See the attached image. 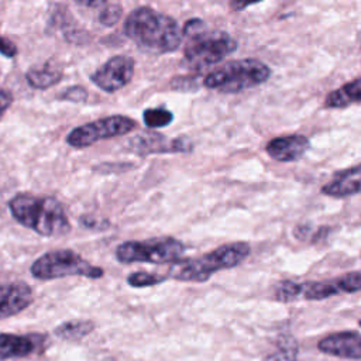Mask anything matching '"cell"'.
I'll return each mask as SVG.
<instances>
[{
    "instance_id": "6",
    "label": "cell",
    "mask_w": 361,
    "mask_h": 361,
    "mask_svg": "<svg viewBox=\"0 0 361 361\" xmlns=\"http://www.w3.org/2000/svg\"><path fill=\"white\" fill-rule=\"evenodd\" d=\"M30 271L31 275L39 281H52L75 275L90 279L103 276V269L100 267L92 265L72 250L48 251L32 262Z\"/></svg>"
},
{
    "instance_id": "26",
    "label": "cell",
    "mask_w": 361,
    "mask_h": 361,
    "mask_svg": "<svg viewBox=\"0 0 361 361\" xmlns=\"http://www.w3.org/2000/svg\"><path fill=\"white\" fill-rule=\"evenodd\" d=\"M13 103V94L8 90H0V118Z\"/></svg>"
},
{
    "instance_id": "17",
    "label": "cell",
    "mask_w": 361,
    "mask_h": 361,
    "mask_svg": "<svg viewBox=\"0 0 361 361\" xmlns=\"http://www.w3.org/2000/svg\"><path fill=\"white\" fill-rule=\"evenodd\" d=\"M361 99L360 78H354L341 87L330 92L324 99V107L327 109H344L351 104H357Z\"/></svg>"
},
{
    "instance_id": "16",
    "label": "cell",
    "mask_w": 361,
    "mask_h": 361,
    "mask_svg": "<svg viewBox=\"0 0 361 361\" xmlns=\"http://www.w3.org/2000/svg\"><path fill=\"white\" fill-rule=\"evenodd\" d=\"M361 171L360 165H354L344 171H340L334 178L322 188V193L330 197H348L360 193Z\"/></svg>"
},
{
    "instance_id": "18",
    "label": "cell",
    "mask_w": 361,
    "mask_h": 361,
    "mask_svg": "<svg viewBox=\"0 0 361 361\" xmlns=\"http://www.w3.org/2000/svg\"><path fill=\"white\" fill-rule=\"evenodd\" d=\"M28 85L34 89H48L62 79V71L47 62L42 66H34L25 73Z\"/></svg>"
},
{
    "instance_id": "8",
    "label": "cell",
    "mask_w": 361,
    "mask_h": 361,
    "mask_svg": "<svg viewBox=\"0 0 361 361\" xmlns=\"http://www.w3.org/2000/svg\"><path fill=\"white\" fill-rule=\"evenodd\" d=\"M137 123L127 116L113 114L75 127L68 135L66 142L73 148H86L100 140L114 138L131 133Z\"/></svg>"
},
{
    "instance_id": "2",
    "label": "cell",
    "mask_w": 361,
    "mask_h": 361,
    "mask_svg": "<svg viewBox=\"0 0 361 361\" xmlns=\"http://www.w3.org/2000/svg\"><path fill=\"white\" fill-rule=\"evenodd\" d=\"M11 216L24 227L44 237H61L71 231L62 203L51 196L18 193L8 202Z\"/></svg>"
},
{
    "instance_id": "13",
    "label": "cell",
    "mask_w": 361,
    "mask_h": 361,
    "mask_svg": "<svg viewBox=\"0 0 361 361\" xmlns=\"http://www.w3.org/2000/svg\"><path fill=\"white\" fill-rule=\"evenodd\" d=\"M361 336L355 330L337 331L323 337L317 343L320 353L344 358V360H361Z\"/></svg>"
},
{
    "instance_id": "23",
    "label": "cell",
    "mask_w": 361,
    "mask_h": 361,
    "mask_svg": "<svg viewBox=\"0 0 361 361\" xmlns=\"http://www.w3.org/2000/svg\"><path fill=\"white\" fill-rule=\"evenodd\" d=\"M123 11H121V7L117 6V4H113V6H109L106 4L102 11H100V16H99V21L106 25V27H110V25H114L120 17H121Z\"/></svg>"
},
{
    "instance_id": "21",
    "label": "cell",
    "mask_w": 361,
    "mask_h": 361,
    "mask_svg": "<svg viewBox=\"0 0 361 361\" xmlns=\"http://www.w3.org/2000/svg\"><path fill=\"white\" fill-rule=\"evenodd\" d=\"M300 298V283L292 279L281 281L274 290V299L281 303H290Z\"/></svg>"
},
{
    "instance_id": "22",
    "label": "cell",
    "mask_w": 361,
    "mask_h": 361,
    "mask_svg": "<svg viewBox=\"0 0 361 361\" xmlns=\"http://www.w3.org/2000/svg\"><path fill=\"white\" fill-rule=\"evenodd\" d=\"M166 281V275H158V274H151V272H133L127 276V283L133 288H147V286H154L158 283H162Z\"/></svg>"
},
{
    "instance_id": "9",
    "label": "cell",
    "mask_w": 361,
    "mask_h": 361,
    "mask_svg": "<svg viewBox=\"0 0 361 361\" xmlns=\"http://www.w3.org/2000/svg\"><path fill=\"white\" fill-rule=\"evenodd\" d=\"M135 62L128 55H114L92 75L90 80L106 93H114L128 85L134 76Z\"/></svg>"
},
{
    "instance_id": "19",
    "label": "cell",
    "mask_w": 361,
    "mask_h": 361,
    "mask_svg": "<svg viewBox=\"0 0 361 361\" xmlns=\"http://www.w3.org/2000/svg\"><path fill=\"white\" fill-rule=\"evenodd\" d=\"M94 323L86 319H73L63 322L55 329V334L63 340H79L93 331Z\"/></svg>"
},
{
    "instance_id": "27",
    "label": "cell",
    "mask_w": 361,
    "mask_h": 361,
    "mask_svg": "<svg viewBox=\"0 0 361 361\" xmlns=\"http://www.w3.org/2000/svg\"><path fill=\"white\" fill-rule=\"evenodd\" d=\"M259 1H262V0H230V7L234 11H241V10H245L247 7L257 4Z\"/></svg>"
},
{
    "instance_id": "7",
    "label": "cell",
    "mask_w": 361,
    "mask_h": 361,
    "mask_svg": "<svg viewBox=\"0 0 361 361\" xmlns=\"http://www.w3.org/2000/svg\"><path fill=\"white\" fill-rule=\"evenodd\" d=\"M185 254V244L173 237H154L142 241H124L116 248V258L121 264L176 262Z\"/></svg>"
},
{
    "instance_id": "24",
    "label": "cell",
    "mask_w": 361,
    "mask_h": 361,
    "mask_svg": "<svg viewBox=\"0 0 361 361\" xmlns=\"http://www.w3.org/2000/svg\"><path fill=\"white\" fill-rule=\"evenodd\" d=\"M61 100H68V102H73V103H82L87 99V90L79 85L71 86L68 89H65L61 96Z\"/></svg>"
},
{
    "instance_id": "25",
    "label": "cell",
    "mask_w": 361,
    "mask_h": 361,
    "mask_svg": "<svg viewBox=\"0 0 361 361\" xmlns=\"http://www.w3.org/2000/svg\"><path fill=\"white\" fill-rule=\"evenodd\" d=\"M0 54L7 58H13L17 55V47L3 35H0Z\"/></svg>"
},
{
    "instance_id": "20",
    "label": "cell",
    "mask_w": 361,
    "mask_h": 361,
    "mask_svg": "<svg viewBox=\"0 0 361 361\" xmlns=\"http://www.w3.org/2000/svg\"><path fill=\"white\" fill-rule=\"evenodd\" d=\"M142 120L148 128H162L172 123L173 114L168 109L152 107L142 111Z\"/></svg>"
},
{
    "instance_id": "5",
    "label": "cell",
    "mask_w": 361,
    "mask_h": 361,
    "mask_svg": "<svg viewBox=\"0 0 361 361\" xmlns=\"http://www.w3.org/2000/svg\"><path fill=\"white\" fill-rule=\"evenodd\" d=\"M271 76L268 65L245 58L226 62L212 71L203 80L204 87L221 93H237L267 82Z\"/></svg>"
},
{
    "instance_id": "4",
    "label": "cell",
    "mask_w": 361,
    "mask_h": 361,
    "mask_svg": "<svg viewBox=\"0 0 361 361\" xmlns=\"http://www.w3.org/2000/svg\"><path fill=\"white\" fill-rule=\"evenodd\" d=\"M250 244L244 241L223 244L202 257L173 262L166 278L182 282H206L213 274L241 264L250 255Z\"/></svg>"
},
{
    "instance_id": "11",
    "label": "cell",
    "mask_w": 361,
    "mask_h": 361,
    "mask_svg": "<svg viewBox=\"0 0 361 361\" xmlns=\"http://www.w3.org/2000/svg\"><path fill=\"white\" fill-rule=\"evenodd\" d=\"M47 336L38 333L30 334H0V360L23 358L45 348Z\"/></svg>"
},
{
    "instance_id": "3",
    "label": "cell",
    "mask_w": 361,
    "mask_h": 361,
    "mask_svg": "<svg viewBox=\"0 0 361 361\" xmlns=\"http://www.w3.org/2000/svg\"><path fill=\"white\" fill-rule=\"evenodd\" d=\"M183 37L188 38L183 56L189 66L202 69L223 61L237 48V41L223 30H206L200 18L186 21L182 28Z\"/></svg>"
},
{
    "instance_id": "28",
    "label": "cell",
    "mask_w": 361,
    "mask_h": 361,
    "mask_svg": "<svg viewBox=\"0 0 361 361\" xmlns=\"http://www.w3.org/2000/svg\"><path fill=\"white\" fill-rule=\"evenodd\" d=\"M73 1L80 6L93 7V8H103L107 4V0H73Z\"/></svg>"
},
{
    "instance_id": "10",
    "label": "cell",
    "mask_w": 361,
    "mask_h": 361,
    "mask_svg": "<svg viewBox=\"0 0 361 361\" xmlns=\"http://www.w3.org/2000/svg\"><path fill=\"white\" fill-rule=\"evenodd\" d=\"M361 289V274L353 271L329 281H309L300 283V298L306 300H323L340 292L357 293Z\"/></svg>"
},
{
    "instance_id": "1",
    "label": "cell",
    "mask_w": 361,
    "mask_h": 361,
    "mask_svg": "<svg viewBox=\"0 0 361 361\" xmlns=\"http://www.w3.org/2000/svg\"><path fill=\"white\" fill-rule=\"evenodd\" d=\"M124 34L140 48L168 54L179 48L183 34L178 21L148 6L133 10L123 25Z\"/></svg>"
},
{
    "instance_id": "15",
    "label": "cell",
    "mask_w": 361,
    "mask_h": 361,
    "mask_svg": "<svg viewBox=\"0 0 361 361\" xmlns=\"http://www.w3.org/2000/svg\"><path fill=\"white\" fill-rule=\"evenodd\" d=\"M309 138L302 134L279 135L269 140L265 145L267 154L278 162L299 161L309 149Z\"/></svg>"
},
{
    "instance_id": "12",
    "label": "cell",
    "mask_w": 361,
    "mask_h": 361,
    "mask_svg": "<svg viewBox=\"0 0 361 361\" xmlns=\"http://www.w3.org/2000/svg\"><path fill=\"white\" fill-rule=\"evenodd\" d=\"M133 148L137 154H168V152H190L193 142L189 138H166L158 133H144L131 140Z\"/></svg>"
},
{
    "instance_id": "29",
    "label": "cell",
    "mask_w": 361,
    "mask_h": 361,
    "mask_svg": "<svg viewBox=\"0 0 361 361\" xmlns=\"http://www.w3.org/2000/svg\"><path fill=\"white\" fill-rule=\"evenodd\" d=\"M288 361H295V360H288Z\"/></svg>"
},
{
    "instance_id": "14",
    "label": "cell",
    "mask_w": 361,
    "mask_h": 361,
    "mask_svg": "<svg viewBox=\"0 0 361 361\" xmlns=\"http://www.w3.org/2000/svg\"><path fill=\"white\" fill-rule=\"evenodd\" d=\"M32 299V289L24 282L0 283V320L21 313Z\"/></svg>"
}]
</instances>
